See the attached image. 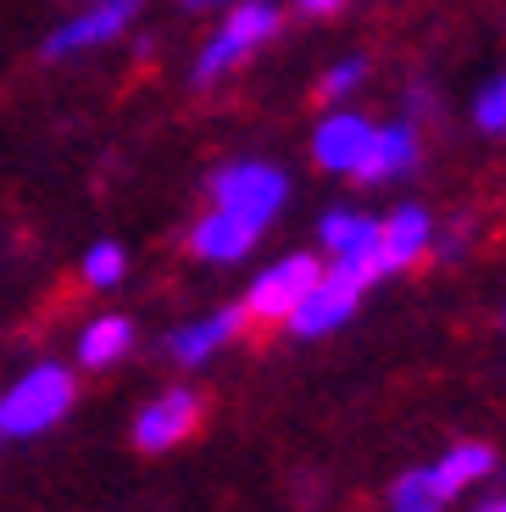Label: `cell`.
<instances>
[{
	"mask_svg": "<svg viewBox=\"0 0 506 512\" xmlns=\"http://www.w3.org/2000/svg\"><path fill=\"white\" fill-rule=\"evenodd\" d=\"M279 28H284L279 0H228L223 23H217L212 34L201 39V51H195V67H190L195 90H212V84L234 78L267 39H279Z\"/></svg>",
	"mask_w": 506,
	"mask_h": 512,
	"instance_id": "6da1fadb",
	"label": "cell"
},
{
	"mask_svg": "<svg viewBox=\"0 0 506 512\" xmlns=\"http://www.w3.org/2000/svg\"><path fill=\"white\" fill-rule=\"evenodd\" d=\"M73 396H78L73 368H62V362H34V368L17 373V384L0 396V429H6V435H45L51 423L67 418Z\"/></svg>",
	"mask_w": 506,
	"mask_h": 512,
	"instance_id": "7a4b0ae2",
	"label": "cell"
},
{
	"mask_svg": "<svg viewBox=\"0 0 506 512\" xmlns=\"http://www.w3.org/2000/svg\"><path fill=\"white\" fill-rule=\"evenodd\" d=\"M206 195H212V206H228V212H240V218L267 229L290 201V173L273 167L267 156H234L206 179Z\"/></svg>",
	"mask_w": 506,
	"mask_h": 512,
	"instance_id": "3957f363",
	"label": "cell"
},
{
	"mask_svg": "<svg viewBox=\"0 0 506 512\" xmlns=\"http://www.w3.org/2000/svg\"><path fill=\"white\" fill-rule=\"evenodd\" d=\"M134 17H140V0H89L84 12H73L39 39V62H78L89 51H106L134 28Z\"/></svg>",
	"mask_w": 506,
	"mask_h": 512,
	"instance_id": "277c9868",
	"label": "cell"
},
{
	"mask_svg": "<svg viewBox=\"0 0 506 512\" xmlns=\"http://www.w3.org/2000/svg\"><path fill=\"white\" fill-rule=\"evenodd\" d=\"M317 279H323V262H317L312 251H290V256H279V262H267L251 279V290H245V318L284 323Z\"/></svg>",
	"mask_w": 506,
	"mask_h": 512,
	"instance_id": "5b68a950",
	"label": "cell"
},
{
	"mask_svg": "<svg viewBox=\"0 0 506 512\" xmlns=\"http://www.w3.org/2000/svg\"><path fill=\"white\" fill-rule=\"evenodd\" d=\"M317 240H323V251H329V268L351 273V279L362 284H379V218L373 212H356V206H334V212H323V223H317Z\"/></svg>",
	"mask_w": 506,
	"mask_h": 512,
	"instance_id": "8992f818",
	"label": "cell"
},
{
	"mask_svg": "<svg viewBox=\"0 0 506 512\" xmlns=\"http://www.w3.org/2000/svg\"><path fill=\"white\" fill-rule=\"evenodd\" d=\"M362 290H367L362 279H351V273H340V268H323V279L301 295V307L284 318V329L301 334V340H323V334L351 323V312L362 307Z\"/></svg>",
	"mask_w": 506,
	"mask_h": 512,
	"instance_id": "52a82bcc",
	"label": "cell"
},
{
	"mask_svg": "<svg viewBox=\"0 0 506 512\" xmlns=\"http://www.w3.org/2000/svg\"><path fill=\"white\" fill-rule=\"evenodd\" d=\"M373 128L379 123L367 112H356V106H329L312 128V162L323 167V173H345V179H351L362 151H367V140H373Z\"/></svg>",
	"mask_w": 506,
	"mask_h": 512,
	"instance_id": "ba28073f",
	"label": "cell"
},
{
	"mask_svg": "<svg viewBox=\"0 0 506 512\" xmlns=\"http://www.w3.org/2000/svg\"><path fill=\"white\" fill-rule=\"evenodd\" d=\"M195 423H201V396H195L190 384H173V390H162L156 401L140 407V418H134V446L173 451L178 440L195 435Z\"/></svg>",
	"mask_w": 506,
	"mask_h": 512,
	"instance_id": "9c48e42d",
	"label": "cell"
},
{
	"mask_svg": "<svg viewBox=\"0 0 506 512\" xmlns=\"http://www.w3.org/2000/svg\"><path fill=\"white\" fill-rule=\"evenodd\" d=\"M262 223L240 218V212H228V206H212V212H201L190 229V256H201V262H217V268H228V262H245V256L262 245Z\"/></svg>",
	"mask_w": 506,
	"mask_h": 512,
	"instance_id": "30bf717a",
	"label": "cell"
},
{
	"mask_svg": "<svg viewBox=\"0 0 506 512\" xmlns=\"http://www.w3.org/2000/svg\"><path fill=\"white\" fill-rule=\"evenodd\" d=\"M429 251H434V218H429V206L406 201V206H395L390 218H379V273H384V279H390V273L418 268Z\"/></svg>",
	"mask_w": 506,
	"mask_h": 512,
	"instance_id": "8fae6325",
	"label": "cell"
},
{
	"mask_svg": "<svg viewBox=\"0 0 506 512\" xmlns=\"http://www.w3.org/2000/svg\"><path fill=\"white\" fill-rule=\"evenodd\" d=\"M423 162V140H418V128L412 123H379L373 128V140H367V151H362V162H356V173L351 179L356 184H395V179H406L412 167Z\"/></svg>",
	"mask_w": 506,
	"mask_h": 512,
	"instance_id": "7c38bea8",
	"label": "cell"
},
{
	"mask_svg": "<svg viewBox=\"0 0 506 512\" xmlns=\"http://www.w3.org/2000/svg\"><path fill=\"white\" fill-rule=\"evenodd\" d=\"M240 329H245V312L240 307L206 312V318L178 323V329L167 334V357H173L178 368H206V362H212L223 346H234V340H240Z\"/></svg>",
	"mask_w": 506,
	"mask_h": 512,
	"instance_id": "4fadbf2b",
	"label": "cell"
},
{
	"mask_svg": "<svg viewBox=\"0 0 506 512\" xmlns=\"http://www.w3.org/2000/svg\"><path fill=\"white\" fill-rule=\"evenodd\" d=\"M128 351H134V318H123V312H101V318L84 323V334H78V362L95 373L123 362Z\"/></svg>",
	"mask_w": 506,
	"mask_h": 512,
	"instance_id": "5bb4252c",
	"label": "cell"
},
{
	"mask_svg": "<svg viewBox=\"0 0 506 512\" xmlns=\"http://www.w3.org/2000/svg\"><path fill=\"white\" fill-rule=\"evenodd\" d=\"M429 474L440 479L445 496H462L468 485H479V479L495 474V451L484 446V440H462V446H451L440 462H429Z\"/></svg>",
	"mask_w": 506,
	"mask_h": 512,
	"instance_id": "9a60e30c",
	"label": "cell"
},
{
	"mask_svg": "<svg viewBox=\"0 0 506 512\" xmlns=\"http://www.w3.org/2000/svg\"><path fill=\"white\" fill-rule=\"evenodd\" d=\"M445 490L429 468H406L401 479L390 485V512H445Z\"/></svg>",
	"mask_w": 506,
	"mask_h": 512,
	"instance_id": "2e32d148",
	"label": "cell"
},
{
	"mask_svg": "<svg viewBox=\"0 0 506 512\" xmlns=\"http://www.w3.org/2000/svg\"><path fill=\"white\" fill-rule=\"evenodd\" d=\"M78 279H84L89 290H117V284L128 279V251L117 240H95L84 251V262H78Z\"/></svg>",
	"mask_w": 506,
	"mask_h": 512,
	"instance_id": "e0dca14e",
	"label": "cell"
},
{
	"mask_svg": "<svg viewBox=\"0 0 506 512\" xmlns=\"http://www.w3.org/2000/svg\"><path fill=\"white\" fill-rule=\"evenodd\" d=\"M367 67H373V62H367L362 51L340 56V62H334L329 73H323V84H317V95H323L329 106H345V101H351V95L367 84Z\"/></svg>",
	"mask_w": 506,
	"mask_h": 512,
	"instance_id": "ac0fdd59",
	"label": "cell"
},
{
	"mask_svg": "<svg viewBox=\"0 0 506 512\" xmlns=\"http://www.w3.org/2000/svg\"><path fill=\"white\" fill-rule=\"evenodd\" d=\"M473 128L490 134V140H506V73H495L479 95H473Z\"/></svg>",
	"mask_w": 506,
	"mask_h": 512,
	"instance_id": "d6986e66",
	"label": "cell"
},
{
	"mask_svg": "<svg viewBox=\"0 0 506 512\" xmlns=\"http://www.w3.org/2000/svg\"><path fill=\"white\" fill-rule=\"evenodd\" d=\"M340 6H345V0H295V12H301V17H334Z\"/></svg>",
	"mask_w": 506,
	"mask_h": 512,
	"instance_id": "ffe728a7",
	"label": "cell"
},
{
	"mask_svg": "<svg viewBox=\"0 0 506 512\" xmlns=\"http://www.w3.org/2000/svg\"><path fill=\"white\" fill-rule=\"evenodd\" d=\"M190 12H212V6H228V0H184Z\"/></svg>",
	"mask_w": 506,
	"mask_h": 512,
	"instance_id": "44dd1931",
	"label": "cell"
},
{
	"mask_svg": "<svg viewBox=\"0 0 506 512\" xmlns=\"http://www.w3.org/2000/svg\"><path fill=\"white\" fill-rule=\"evenodd\" d=\"M479 512H506V490H501V496H495V501H484Z\"/></svg>",
	"mask_w": 506,
	"mask_h": 512,
	"instance_id": "7402d4cb",
	"label": "cell"
},
{
	"mask_svg": "<svg viewBox=\"0 0 506 512\" xmlns=\"http://www.w3.org/2000/svg\"><path fill=\"white\" fill-rule=\"evenodd\" d=\"M0 435H6V429H0Z\"/></svg>",
	"mask_w": 506,
	"mask_h": 512,
	"instance_id": "603a6c76",
	"label": "cell"
}]
</instances>
